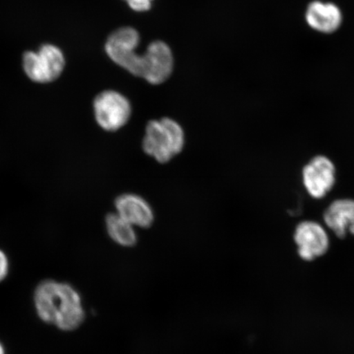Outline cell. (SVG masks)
I'll list each match as a JSON object with an SVG mask.
<instances>
[{"instance_id": "6da1fadb", "label": "cell", "mask_w": 354, "mask_h": 354, "mask_svg": "<svg viewBox=\"0 0 354 354\" xmlns=\"http://www.w3.org/2000/svg\"><path fill=\"white\" fill-rule=\"evenodd\" d=\"M140 43V35L129 26L119 28L105 44V50L115 64L136 77H143L153 85L167 81L174 68V57L167 44L160 41L150 44L146 54L140 56L135 50Z\"/></svg>"}, {"instance_id": "7a4b0ae2", "label": "cell", "mask_w": 354, "mask_h": 354, "mask_svg": "<svg viewBox=\"0 0 354 354\" xmlns=\"http://www.w3.org/2000/svg\"><path fill=\"white\" fill-rule=\"evenodd\" d=\"M34 306L41 321L64 331L79 328L85 320L81 295L68 283L39 282L34 291Z\"/></svg>"}, {"instance_id": "3957f363", "label": "cell", "mask_w": 354, "mask_h": 354, "mask_svg": "<svg viewBox=\"0 0 354 354\" xmlns=\"http://www.w3.org/2000/svg\"><path fill=\"white\" fill-rule=\"evenodd\" d=\"M185 136L183 127L174 119L150 121L145 127L143 149L158 162H170L183 152Z\"/></svg>"}, {"instance_id": "277c9868", "label": "cell", "mask_w": 354, "mask_h": 354, "mask_svg": "<svg viewBox=\"0 0 354 354\" xmlns=\"http://www.w3.org/2000/svg\"><path fill=\"white\" fill-rule=\"evenodd\" d=\"M22 65L26 76L32 82L50 83L61 76L65 68L63 51L54 44H44L37 52H26Z\"/></svg>"}, {"instance_id": "5b68a950", "label": "cell", "mask_w": 354, "mask_h": 354, "mask_svg": "<svg viewBox=\"0 0 354 354\" xmlns=\"http://www.w3.org/2000/svg\"><path fill=\"white\" fill-rule=\"evenodd\" d=\"M97 124L106 131H118L125 127L131 117L130 101L120 93L105 91L100 93L93 102Z\"/></svg>"}, {"instance_id": "8992f818", "label": "cell", "mask_w": 354, "mask_h": 354, "mask_svg": "<svg viewBox=\"0 0 354 354\" xmlns=\"http://www.w3.org/2000/svg\"><path fill=\"white\" fill-rule=\"evenodd\" d=\"M335 167L328 158L314 157L303 168V183L309 196L313 198H324L335 184Z\"/></svg>"}, {"instance_id": "52a82bcc", "label": "cell", "mask_w": 354, "mask_h": 354, "mask_svg": "<svg viewBox=\"0 0 354 354\" xmlns=\"http://www.w3.org/2000/svg\"><path fill=\"white\" fill-rule=\"evenodd\" d=\"M295 241L301 259L313 261L324 255L329 249V238L319 223L305 221L295 228Z\"/></svg>"}, {"instance_id": "ba28073f", "label": "cell", "mask_w": 354, "mask_h": 354, "mask_svg": "<svg viewBox=\"0 0 354 354\" xmlns=\"http://www.w3.org/2000/svg\"><path fill=\"white\" fill-rule=\"evenodd\" d=\"M117 214L134 227L149 228L154 221L152 207L136 194H123L114 203Z\"/></svg>"}, {"instance_id": "9c48e42d", "label": "cell", "mask_w": 354, "mask_h": 354, "mask_svg": "<svg viewBox=\"0 0 354 354\" xmlns=\"http://www.w3.org/2000/svg\"><path fill=\"white\" fill-rule=\"evenodd\" d=\"M305 19L310 28L317 32L330 34L340 28L343 16L342 10L334 3L313 1L307 8Z\"/></svg>"}, {"instance_id": "30bf717a", "label": "cell", "mask_w": 354, "mask_h": 354, "mask_svg": "<svg viewBox=\"0 0 354 354\" xmlns=\"http://www.w3.org/2000/svg\"><path fill=\"white\" fill-rule=\"evenodd\" d=\"M323 219L338 238L344 239L348 232L354 236V201L343 198L331 203Z\"/></svg>"}, {"instance_id": "8fae6325", "label": "cell", "mask_w": 354, "mask_h": 354, "mask_svg": "<svg viewBox=\"0 0 354 354\" xmlns=\"http://www.w3.org/2000/svg\"><path fill=\"white\" fill-rule=\"evenodd\" d=\"M106 229L112 240L122 247H132L137 242V234L134 225L119 216L117 212H112L106 216Z\"/></svg>"}, {"instance_id": "7c38bea8", "label": "cell", "mask_w": 354, "mask_h": 354, "mask_svg": "<svg viewBox=\"0 0 354 354\" xmlns=\"http://www.w3.org/2000/svg\"><path fill=\"white\" fill-rule=\"evenodd\" d=\"M131 10L136 12H145L151 8L152 0H125Z\"/></svg>"}, {"instance_id": "4fadbf2b", "label": "cell", "mask_w": 354, "mask_h": 354, "mask_svg": "<svg viewBox=\"0 0 354 354\" xmlns=\"http://www.w3.org/2000/svg\"><path fill=\"white\" fill-rule=\"evenodd\" d=\"M10 272V260L2 250H0V283L6 280Z\"/></svg>"}, {"instance_id": "5bb4252c", "label": "cell", "mask_w": 354, "mask_h": 354, "mask_svg": "<svg viewBox=\"0 0 354 354\" xmlns=\"http://www.w3.org/2000/svg\"><path fill=\"white\" fill-rule=\"evenodd\" d=\"M0 354H6V348L1 342H0Z\"/></svg>"}]
</instances>
